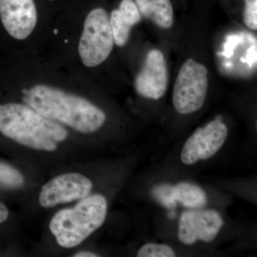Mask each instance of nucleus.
<instances>
[{
    "label": "nucleus",
    "mask_w": 257,
    "mask_h": 257,
    "mask_svg": "<svg viewBox=\"0 0 257 257\" xmlns=\"http://www.w3.org/2000/svg\"><path fill=\"white\" fill-rule=\"evenodd\" d=\"M23 100L47 119L81 133H95L106 119L105 113L91 101L45 84L26 91Z\"/></svg>",
    "instance_id": "nucleus-1"
},
{
    "label": "nucleus",
    "mask_w": 257,
    "mask_h": 257,
    "mask_svg": "<svg viewBox=\"0 0 257 257\" xmlns=\"http://www.w3.org/2000/svg\"><path fill=\"white\" fill-rule=\"evenodd\" d=\"M0 133L15 143L40 151L54 152L68 137V132L28 105H0Z\"/></svg>",
    "instance_id": "nucleus-2"
},
{
    "label": "nucleus",
    "mask_w": 257,
    "mask_h": 257,
    "mask_svg": "<svg viewBox=\"0 0 257 257\" xmlns=\"http://www.w3.org/2000/svg\"><path fill=\"white\" fill-rule=\"evenodd\" d=\"M106 214L107 202L104 196H87L73 207L56 213L49 228L60 246L74 248L102 226Z\"/></svg>",
    "instance_id": "nucleus-3"
},
{
    "label": "nucleus",
    "mask_w": 257,
    "mask_h": 257,
    "mask_svg": "<svg viewBox=\"0 0 257 257\" xmlns=\"http://www.w3.org/2000/svg\"><path fill=\"white\" fill-rule=\"evenodd\" d=\"M114 40L110 18L103 8L92 10L84 21L79 43V54L82 63L94 67L104 62L110 55Z\"/></svg>",
    "instance_id": "nucleus-4"
},
{
    "label": "nucleus",
    "mask_w": 257,
    "mask_h": 257,
    "mask_svg": "<svg viewBox=\"0 0 257 257\" xmlns=\"http://www.w3.org/2000/svg\"><path fill=\"white\" fill-rule=\"evenodd\" d=\"M208 87L207 67L193 59L186 61L174 85L172 101L176 110L182 114L199 111L205 102Z\"/></svg>",
    "instance_id": "nucleus-5"
},
{
    "label": "nucleus",
    "mask_w": 257,
    "mask_h": 257,
    "mask_svg": "<svg viewBox=\"0 0 257 257\" xmlns=\"http://www.w3.org/2000/svg\"><path fill=\"white\" fill-rule=\"evenodd\" d=\"M228 128L220 119L199 127L184 143L180 158L186 165H195L215 155L226 142Z\"/></svg>",
    "instance_id": "nucleus-6"
},
{
    "label": "nucleus",
    "mask_w": 257,
    "mask_h": 257,
    "mask_svg": "<svg viewBox=\"0 0 257 257\" xmlns=\"http://www.w3.org/2000/svg\"><path fill=\"white\" fill-rule=\"evenodd\" d=\"M92 187V181L82 174H62L42 187L39 203L42 207L50 208L80 200L89 195Z\"/></svg>",
    "instance_id": "nucleus-7"
},
{
    "label": "nucleus",
    "mask_w": 257,
    "mask_h": 257,
    "mask_svg": "<svg viewBox=\"0 0 257 257\" xmlns=\"http://www.w3.org/2000/svg\"><path fill=\"white\" fill-rule=\"evenodd\" d=\"M224 225L221 214L214 209L184 211L179 221L178 239L187 246L197 241L209 243L215 239Z\"/></svg>",
    "instance_id": "nucleus-8"
},
{
    "label": "nucleus",
    "mask_w": 257,
    "mask_h": 257,
    "mask_svg": "<svg viewBox=\"0 0 257 257\" xmlns=\"http://www.w3.org/2000/svg\"><path fill=\"white\" fill-rule=\"evenodd\" d=\"M168 84V67L165 55L160 50H150L135 79L137 92L144 98L157 100L165 96Z\"/></svg>",
    "instance_id": "nucleus-9"
},
{
    "label": "nucleus",
    "mask_w": 257,
    "mask_h": 257,
    "mask_svg": "<svg viewBox=\"0 0 257 257\" xmlns=\"http://www.w3.org/2000/svg\"><path fill=\"white\" fill-rule=\"evenodd\" d=\"M0 18L10 36L25 40L36 27V5L34 0H0Z\"/></svg>",
    "instance_id": "nucleus-10"
},
{
    "label": "nucleus",
    "mask_w": 257,
    "mask_h": 257,
    "mask_svg": "<svg viewBox=\"0 0 257 257\" xmlns=\"http://www.w3.org/2000/svg\"><path fill=\"white\" fill-rule=\"evenodd\" d=\"M110 25L114 43L124 47L127 43L130 32L142 20V16L133 0H121L119 8L111 13Z\"/></svg>",
    "instance_id": "nucleus-11"
},
{
    "label": "nucleus",
    "mask_w": 257,
    "mask_h": 257,
    "mask_svg": "<svg viewBox=\"0 0 257 257\" xmlns=\"http://www.w3.org/2000/svg\"><path fill=\"white\" fill-rule=\"evenodd\" d=\"M143 18L162 29H170L174 25V10L170 0H135Z\"/></svg>",
    "instance_id": "nucleus-12"
},
{
    "label": "nucleus",
    "mask_w": 257,
    "mask_h": 257,
    "mask_svg": "<svg viewBox=\"0 0 257 257\" xmlns=\"http://www.w3.org/2000/svg\"><path fill=\"white\" fill-rule=\"evenodd\" d=\"M177 202L189 209H199L205 205L207 198L205 192L197 184L180 182L173 185Z\"/></svg>",
    "instance_id": "nucleus-13"
},
{
    "label": "nucleus",
    "mask_w": 257,
    "mask_h": 257,
    "mask_svg": "<svg viewBox=\"0 0 257 257\" xmlns=\"http://www.w3.org/2000/svg\"><path fill=\"white\" fill-rule=\"evenodd\" d=\"M139 257H174L175 251L169 245L163 243H147L143 245L137 253Z\"/></svg>",
    "instance_id": "nucleus-14"
},
{
    "label": "nucleus",
    "mask_w": 257,
    "mask_h": 257,
    "mask_svg": "<svg viewBox=\"0 0 257 257\" xmlns=\"http://www.w3.org/2000/svg\"><path fill=\"white\" fill-rule=\"evenodd\" d=\"M24 177L18 170L0 163V185L8 187H18L24 183Z\"/></svg>",
    "instance_id": "nucleus-15"
},
{
    "label": "nucleus",
    "mask_w": 257,
    "mask_h": 257,
    "mask_svg": "<svg viewBox=\"0 0 257 257\" xmlns=\"http://www.w3.org/2000/svg\"><path fill=\"white\" fill-rule=\"evenodd\" d=\"M153 194L162 205L168 209L175 208L177 205L173 185L162 184L157 186L153 189Z\"/></svg>",
    "instance_id": "nucleus-16"
},
{
    "label": "nucleus",
    "mask_w": 257,
    "mask_h": 257,
    "mask_svg": "<svg viewBox=\"0 0 257 257\" xmlns=\"http://www.w3.org/2000/svg\"><path fill=\"white\" fill-rule=\"evenodd\" d=\"M243 20L247 28L257 30V0H245Z\"/></svg>",
    "instance_id": "nucleus-17"
},
{
    "label": "nucleus",
    "mask_w": 257,
    "mask_h": 257,
    "mask_svg": "<svg viewBox=\"0 0 257 257\" xmlns=\"http://www.w3.org/2000/svg\"><path fill=\"white\" fill-rule=\"evenodd\" d=\"M9 217V210L3 203L0 202V224L5 222Z\"/></svg>",
    "instance_id": "nucleus-18"
},
{
    "label": "nucleus",
    "mask_w": 257,
    "mask_h": 257,
    "mask_svg": "<svg viewBox=\"0 0 257 257\" xmlns=\"http://www.w3.org/2000/svg\"><path fill=\"white\" fill-rule=\"evenodd\" d=\"M74 257H97L99 256V254L97 253L91 252V251H79V252H77L74 253L73 256Z\"/></svg>",
    "instance_id": "nucleus-19"
}]
</instances>
